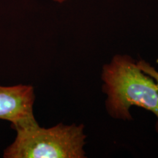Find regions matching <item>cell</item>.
<instances>
[{
	"label": "cell",
	"mask_w": 158,
	"mask_h": 158,
	"mask_svg": "<svg viewBox=\"0 0 158 158\" xmlns=\"http://www.w3.org/2000/svg\"><path fill=\"white\" fill-rule=\"evenodd\" d=\"M102 79L110 116L131 120L130 107L139 106L155 114L158 132V88L154 79L144 73L135 60L127 55H116L103 66Z\"/></svg>",
	"instance_id": "cell-1"
},
{
	"label": "cell",
	"mask_w": 158,
	"mask_h": 158,
	"mask_svg": "<svg viewBox=\"0 0 158 158\" xmlns=\"http://www.w3.org/2000/svg\"><path fill=\"white\" fill-rule=\"evenodd\" d=\"M17 135L4 152L5 158H84L83 124L40 127L37 121L13 127Z\"/></svg>",
	"instance_id": "cell-2"
},
{
	"label": "cell",
	"mask_w": 158,
	"mask_h": 158,
	"mask_svg": "<svg viewBox=\"0 0 158 158\" xmlns=\"http://www.w3.org/2000/svg\"><path fill=\"white\" fill-rule=\"evenodd\" d=\"M35 98L30 85L0 86V118L10 122L13 128L36 121L33 114Z\"/></svg>",
	"instance_id": "cell-3"
},
{
	"label": "cell",
	"mask_w": 158,
	"mask_h": 158,
	"mask_svg": "<svg viewBox=\"0 0 158 158\" xmlns=\"http://www.w3.org/2000/svg\"><path fill=\"white\" fill-rule=\"evenodd\" d=\"M137 64L141 70L143 71L144 73H146L148 76L152 77L154 79V81H156V84L158 88V72L155 70L153 67H152L149 63L146 62L145 61L141 60L137 62Z\"/></svg>",
	"instance_id": "cell-4"
},
{
	"label": "cell",
	"mask_w": 158,
	"mask_h": 158,
	"mask_svg": "<svg viewBox=\"0 0 158 158\" xmlns=\"http://www.w3.org/2000/svg\"><path fill=\"white\" fill-rule=\"evenodd\" d=\"M54 1L57 2H59V3H62V2H63L66 1V0H54Z\"/></svg>",
	"instance_id": "cell-5"
}]
</instances>
